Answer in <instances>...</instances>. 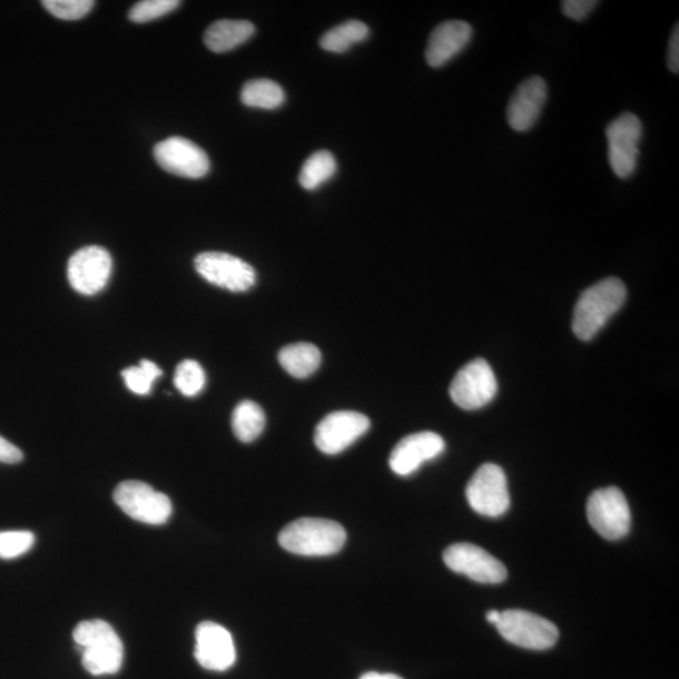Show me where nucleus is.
<instances>
[{"label": "nucleus", "mask_w": 679, "mask_h": 679, "mask_svg": "<svg viewBox=\"0 0 679 679\" xmlns=\"http://www.w3.org/2000/svg\"><path fill=\"white\" fill-rule=\"evenodd\" d=\"M278 362L291 376L305 380L316 373L322 365V353L313 344H293L279 352Z\"/></svg>", "instance_id": "obj_20"}, {"label": "nucleus", "mask_w": 679, "mask_h": 679, "mask_svg": "<svg viewBox=\"0 0 679 679\" xmlns=\"http://www.w3.org/2000/svg\"><path fill=\"white\" fill-rule=\"evenodd\" d=\"M445 443L440 434L421 432L405 436L391 454L390 465L397 475H410L425 462L444 452Z\"/></svg>", "instance_id": "obj_16"}, {"label": "nucleus", "mask_w": 679, "mask_h": 679, "mask_svg": "<svg viewBox=\"0 0 679 679\" xmlns=\"http://www.w3.org/2000/svg\"><path fill=\"white\" fill-rule=\"evenodd\" d=\"M286 95L278 83L266 80H252L244 86L240 100L248 108L275 110L284 105Z\"/></svg>", "instance_id": "obj_22"}, {"label": "nucleus", "mask_w": 679, "mask_h": 679, "mask_svg": "<svg viewBox=\"0 0 679 679\" xmlns=\"http://www.w3.org/2000/svg\"><path fill=\"white\" fill-rule=\"evenodd\" d=\"M337 164L329 151H317L309 157L299 171L298 181L306 190H316L335 176Z\"/></svg>", "instance_id": "obj_24"}, {"label": "nucleus", "mask_w": 679, "mask_h": 679, "mask_svg": "<svg viewBox=\"0 0 679 679\" xmlns=\"http://www.w3.org/2000/svg\"><path fill=\"white\" fill-rule=\"evenodd\" d=\"M443 560L452 571L470 578L475 583L500 584L508 578L506 567L473 543H454L444 551Z\"/></svg>", "instance_id": "obj_11"}, {"label": "nucleus", "mask_w": 679, "mask_h": 679, "mask_svg": "<svg viewBox=\"0 0 679 679\" xmlns=\"http://www.w3.org/2000/svg\"><path fill=\"white\" fill-rule=\"evenodd\" d=\"M198 274L209 284L230 291V293H246L255 286L257 275L254 267L238 257L222 254V252H206L194 260Z\"/></svg>", "instance_id": "obj_10"}, {"label": "nucleus", "mask_w": 679, "mask_h": 679, "mask_svg": "<svg viewBox=\"0 0 679 679\" xmlns=\"http://www.w3.org/2000/svg\"><path fill=\"white\" fill-rule=\"evenodd\" d=\"M116 504L135 521L148 525H164L171 516L173 506L167 494L141 481H125L114 492Z\"/></svg>", "instance_id": "obj_5"}, {"label": "nucleus", "mask_w": 679, "mask_h": 679, "mask_svg": "<svg viewBox=\"0 0 679 679\" xmlns=\"http://www.w3.org/2000/svg\"><path fill=\"white\" fill-rule=\"evenodd\" d=\"M155 160L160 167L174 176L189 179L206 177L210 161L206 151L180 136H171L154 149Z\"/></svg>", "instance_id": "obj_13"}, {"label": "nucleus", "mask_w": 679, "mask_h": 679, "mask_svg": "<svg viewBox=\"0 0 679 679\" xmlns=\"http://www.w3.org/2000/svg\"><path fill=\"white\" fill-rule=\"evenodd\" d=\"M494 627L508 642L531 651H545L554 647L559 639V629L554 623L527 610L501 611Z\"/></svg>", "instance_id": "obj_4"}, {"label": "nucleus", "mask_w": 679, "mask_h": 679, "mask_svg": "<svg viewBox=\"0 0 679 679\" xmlns=\"http://www.w3.org/2000/svg\"><path fill=\"white\" fill-rule=\"evenodd\" d=\"M501 611L499 610H490L486 618L491 624H496L500 619Z\"/></svg>", "instance_id": "obj_34"}, {"label": "nucleus", "mask_w": 679, "mask_h": 679, "mask_svg": "<svg viewBox=\"0 0 679 679\" xmlns=\"http://www.w3.org/2000/svg\"><path fill=\"white\" fill-rule=\"evenodd\" d=\"M587 513L591 528L610 541L623 539L632 523L624 493L617 488L593 492L588 500Z\"/></svg>", "instance_id": "obj_7"}, {"label": "nucleus", "mask_w": 679, "mask_h": 679, "mask_svg": "<svg viewBox=\"0 0 679 679\" xmlns=\"http://www.w3.org/2000/svg\"><path fill=\"white\" fill-rule=\"evenodd\" d=\"M626 299L627 288L619 278L609 277L590 286L575 305L572 332L583 342H590L619 312Z\"/></svg>", "instance_id": "obj_1"}, {"label": "nucleus", "mask_w": 679, "mask_h": 679, "mask_svg": "<svg viewBox=\"0 0 679 679\" xmlns=\"http://www.w3.org/2000/svg\"><path fill=\"white\" fill-rule=\"evenodd\" d=\"M179 6L178 0H144L130 9L129 18L134 23H148L176 11Z\"/></svg>", "instance_id": "obj_28"}, {"label": "nucleus", "mask_w": 679, "mask_h": 679, "mask_svg": "<svg viewBox=\"0 0 679 679\" xmlns=\"http://www.w3.org/2000/svg\"><path fill=\"white\" fill-rule=\"evenodd\" d=\"M35 543L36 537L31 531H0V559L12 560L23 557Z\"/></svg>", "instance_id": "obj_27"}, {"label": "nucleus", "mask_w": 679, "mask_h": 679, "mask_svg": "<svg viewBox=\"0 0 679 679\" xmlns=\"http://www.w3.org/2000/svg\"><path fill=\"white\" fill-rule=\"evenodd\" d=\"M194 656L208 671L225 672L236 663L237 652L235 642L225 627L203 622L196 630Z\"/></svg>", "instance_id": "obj_15"}, {"label": "nucleus", "mask_w": 679, "mask_h": 679, "mask_svg": "<svg viewBox=\"0 0 679 679\" xmlns=\"http://www.w3.org/2000/svg\"><path fill=\"white\" fill-rule=\"evenodd\" d=\"M266 426V415L262 407L252 401L240 402L232 415L233 433L240 442L250 443L258 439Z\"/></svg>", "instance_id": "obj_21"}, {"label": "nucleus", "mask_w": 679, "mask_h": 679, "mask_svg": "<svg viewBox=\"0 0 679 679\" xmlns=\"http://www.w3.org/2000/svg\"><path fill=\"white\" fill-rule=\"evenodd\" d=\"M608 159L611 170L620 179H628L637 170L639 142L643 135L638 116L624 112L608 125Z\"/></svg>", "instance_id": "obj_6"}, {"label": "nucleus", "mask_w": 679, "mask_h": 679, "mask_svg": "<svg viewBox=\"0 0 679 679\" xmlns=\"http://www.w3.org/2000/svg\"><path fill=\"white\" fill-rule=\"evenodd\" d=\"M46 11L63 21H77L92 11V0H45Z\"/></svg>", "instance_id": "obj_29"}, {"label": "nucleus", "mask_w": 679, "mask_h": 679, "mask_svg": "<svg viewBox=\"0 0 679 679\" xmlns=\"http://www.w3.org/2000/svg\"><path fill=\"white\" fill-rule=\"evenodd\" d=\"M361 679H403L400 676L393 673L381 675L376 672L365 673Z\"/></svg>", "instance_id": "obj_33"}, {"label": "nucleus", "mask_w": 679, "mask_h": 679, "mask_svg": "<svg viewBox=\"0 0 679 679\" xmlns=\"http://www.w3.org/2000/svg\"><path fill=\"white\" fill-rule=\"evenodd\" d=\"M599 2L596 0H565L561 3L562 13L572 21H584L588 16L594 11Z\"/></svg>", "instance_id": "obj_30"}, {"label": "nucleus", "mask_w": 679, "mask_h": 679, "mask_svg": "<svg viewBox=\"0 0 679 679\" xmlns=\"http://www.w3.org/2000/svg\"><path fill=\"white\" fill-rule=\"evenodd\" d=\"M548 100V85L540 76L523 81L512 95L508 106L510 128L527 132L537 125Z\"/></svg>", "instance_id": "obj_17"}, {"label": "nucleus", "mask_w": 679, "mask_h": 679, "mask_svg": "<svg viewBox=\"0 0 679 679\" xmlns=\"http://www.w3.org/2000/svg\"><path fill=\"white\" fill-rule=\"evenodd\" d=\"M73 639L82 652V666L92 676L114 675L124 662V644L118 633L104 620H86L73 630Z\"/></svg>", "instance_id": "obj_2"}, {"label": "nucleus", "mask_w": 679, "mask_h": 679, "mask_svg": "<svg viewBox=\"0 0 679 679\" xmlns=\"http://www.w3.org/2000/svg\"><path fill=\"white\" fill-rule=\"evenodd\" d=\"M473 29L463 21H449L436 26L425 50V60L433 68H441L457 57L472 40Z\"/></svg>", "instance_id": "obj_18"}, {"label": "nucleus", "mask_w": 679, "mask_h": 679, "mask_svg": "<svg viewBox=\"0 0 679 679\" xmlns=\"http://www.w3.org/2000/svg\"><path fill=\"white\" fill-rule=\"evenodd\" d=\"M255 32V26L248 21L222 19L209 26L204 33V43L211 52L225 53L246 43Z\"/></svg>", "instance_id": "obj_19"}, {"label": "nucleus", "mask_w": 679, "mask_h": 679, "mask_svg": "<svg viewBox=\"0 0 679 679\" xmlns=\"http://www.w3.org/2000/svg\"><path fill=\"white\" fill-rule=\"evenodd\" d=\"M207 376L201 365L196 361L181 362L174 376V384L184 396H196L206 386Z\"/></svg>", "instance_id": "obj_26"}, {"label": "nucleus", "mask_w": 679, "mask_h": 679, "mask_svg": "<svg viewBox=\"0 0 679 679\" xmlns=\"http://www.w3.org/2000/svg\"><path fill=\"white\" fill-rule=\"evenodd\" d=\"M498 390L496 375L490 364L483 358H475L454 376L450 395L462 410L475 411L491 403Z\"/></svg>", "instance_id": "obj_9"}, {"label": "nucleus", "mask_w": 679, "mask_h": 679, "mask_svg": "<svg viewBox=\"0 0 679 679\" xmlns=\"http://www.w3.org/2000/svg\"><path fill=\"white\" fill-rule=\"evenodd\" d=\"M279 545L299 557L337 554L346 542V531L340 523L325 519H299L279 532Z\"/></svg>", "instance_id": "obj_3"}, {"label": "nucleus", "mask_w": 679, "mask_h": 679, "mask_svg": "<svg viewBox=\"0 0 679 679\" xmlns=\"http://www.w3.org/2000/svg\"><path fill=\"white\" fill-rule=\"evenodd\" d=\"M371 429L367 416L352 411L334 412L318 423L315 431L316 447L334 455L351 447Z\"/></svg>", "instance_id": "obj_14"}, {"label": "nucleus", "mask_w": 679, "mask_h": 679, "mask_svg": "<svg viewBox=\"0 0 679 679\" xmlns=\"http://www.w3.org/2000/svg\"><path fill=\"white\" fill-rule=\"evenodd\" d=\"M161 374V368L147 358L141 361L138 366H130L121 373L126 386L138 395L150 394L152 384Z\"/></svg>", "instance_id": "obj_25"}, {"label": "nucleus", "mask_w": 679, "mask_h": 679, "mask_svg": "<svg viewBox=\"0 0 679 679\" xmlns=\"http://www.w3.org/2000/svg\"><path fill=\"white\" fill-rule=\"evenodd\" d=\"M23 460V453L14 444L0 435V463L16 464Z\"/></svg>", "instance_id": "obj_32"}, {"label": "nucleus", "mask_w": 679, "mask_h": 679, "mask_svg": "<svg viewBox=\"0 0 679 679\" xmlns=\"http://www.w3.org/2000/svg\"><path fill=\"white\" fill-rule=\"evenodd\" d=\"M368 28L361 21H348L346 23L336 26L326 32L319 46L323 50L332 53H345L351 50L354 45L362 43L368 37Z\"/></svg>", "instance_id": "obj_23"}, {"label": "nucleus", "mask_w": 679, "mask_h": 679, "mask_svg": "<svg viewBox=\"0 0 679 679\" xmlns=\"http://www.w3.org/2000/svg\"><path fill=\"white\" fill-rule=\"evenodd\" d=\"M111 272V255L99 246L83 247L68 260V281L76 293L85 296L99 294L108 285Z\"/></svg>", "instance_id": "obj_12"}, {"label": "nucleus", "mask_w": 679, "mask_h": 679, "mask_svg": "<svg viewBox=\"0 0 679 679\" xmlns=\"http://www.w3.org/2000/svg\"><path fill=\"white\" fill-rule=\"evenodd\" d=\"M667 65H668L669 71L678 75V72H679V27H678V23L673 28L671 38H669Z\"/></svg>", "instance_id": "obj_31"}, {"label": "nucleus", "mask_w": 679, "mask_h": 679, "mask_svg": "<svg viewBox=\"0 0 679 679\" xmlns=\"http://www.w3.org/2000/svg\"><path fill=\"white\" fill-rule=\"evenodd\" d=\"M465 496L470 506L482 516L504 515L511 503L506 474L496 464L481 465L469 482Z\"/></svg>", "instance_id": "obj_8"}]
</instances>
